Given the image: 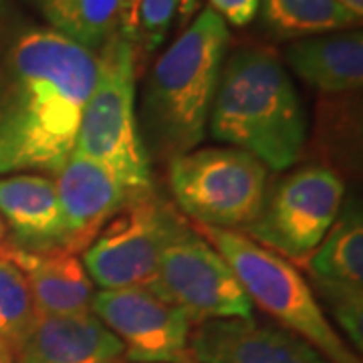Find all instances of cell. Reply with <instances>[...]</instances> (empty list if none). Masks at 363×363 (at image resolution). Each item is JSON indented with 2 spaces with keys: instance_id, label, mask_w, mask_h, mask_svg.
Returning <instances> with one entry per match:
<instances>
[{
  "instance_id": "cell-1",
  "label": "cell",
  "mask_w": 363,
  "mask_h": 363,
  "mask_svg": "<svg viewBox=\"0 0 363 363\" xmlns=\"http://www.w3.org/2000/svg\"><path fill=\"white\" fill-rule=\"evenodd\" d=\"M97 73L95 52L0 0V176L63 168Z\"/></svg>"
},
{
  "instance_id": "cell-2",
  "label": "cell",
  "mask_w": 363,
  "mask_h": 363,
  "mask_svg": "<svg viewBox=\"0 0 363 363\" xmlns=\"http://www.w3.org/2000/svg\"><path fill=\"white\" fill-rule=\"evenodd\" d=\"M210 133L283 172L303 157L307 113L293 81L271 52L240 49L222 65Z\"/></svg>"
},
{
  "instance_id": "cell-3",
  "label": "cell",
  "mask_w": 363,
  "mask_h": 363,
  "mask_svg": "<svg viewBox=\"0 0 363 363\" xmlns=\"http://www.w3.org/2000/svg\"><path fill=\"white\" fill-rule=\"evenodd\" d=\"M228 39L226 23L204 9L156 61L143 95V125L157 156L172 160L206 138Z\"/></svg>"
},
{
  "instance_id": "cell-4",
  "label": "cell",
  "mask_w": 363,
  "mask_h": 363,
  "mask_svg": "<svg viewBox=\"0 0 363 363\" xmlns=\"http://www.w3.org/2000/svg\"><path fill=\"white\" fill-rule=\"evenodd\" d=\"M198 234L230 264L250 303L274 317L283 329L305 339L327 362L362 363L329 323L311 286L289 260L234 230L198 226Z\"/></svg>"
},
{
  "instance_id": "cell-5",
  "label": "cell",
  "mask_w": 363,
  "mask_h": 363,
  "mask_svg": "<svg viewBox=\"0 0 363 363\" xmlns=\"http://www.w3.org/2000/svg\"><path fill=\"white\" fill-rule=\"evenodd\" d=\"M99 73L79 119L75 152L109 169L131 192L152 190V166L135 116V52L113 35L97 52Z\"/></svg>"
},
{
  "instance_id": "cell-6",
  "label": "cell",
  "mask_w": 363,
  "mask_h": 363,
  "mask_svg": "<svg viewBox=\"0 0 363 363\" xmlns=\"http://www.w3.org/2000/svg\"><path fill=\"white\" fill-rule=\"evenodd\" d=\"M169 188L198 226L245 230L262 210L269 168L238 147H202L169 160Z\"/></svg>"
},
{
  "instance_id": "cell-7",
  "label": "cell",
  "mask_w": 363,
  "mask_h": 363,
  "mask_svg": "<svg viewBox=\"0 0 363 363\" xmlns=\"http://www.w3.org/2000/svg\"><path fill=\"white\" fill-rule=\"evenodd\" d=\"M186 224L154 188L138 192L83 250V267L104 291L150 286L162 252Z\"/></svg>"
},
{
  "instance_id": "cell-8",
  "label": "cell",
  "mask_w": 363,
  "mask_h": 363,
  "mask_svg": "<svg viewBox=\"0 0 363 363\" xmlns=\"http://www.w3.org/2000/svg\"><path fill=\"white\" fill-rule=\"evenodd\" d=\"M345 186L327 166L311 164L269 186L257 220L242 233L283 259L305 260L337 220Z\"/></svg>"
},
{
  "instance_id": "cell-9",
  "label": "cell",
  "mask_w": 363,
  "mask_h": 363,
  "mask_svg": "<svg viewBox=\"0 0 363 363\" xmlns=\"http://www.w3.org/2000/svg\"><path fill=\"white\" fill-rule=\"evenodd\" d=\"M186 224L162 252L152 289L180 307L192 323L250 319L252 303L230 264Z\"/></svg>"
},
{
  "instance_id": "cell-10",
  "label": "cell",
  "mask_w": 363,
  "mask_h": 363,
  "mask_svg": "<svg viewBox=\"0 0 363 363\" xmlns=\"http://www.w3.org/2000/svg\"><path fill=\"white\" fill-rule=\"evenodd\" d=\"M91 313L135 363H196L190 353L192 321L152 286L109 289L93 295Z\"/></svg>"
},
{
  "instance_id": "cell-11",
  "label": "cell",
  "mask_w": 363,
  "mask_h": 363,
  "mask_svg": "<svg viewBox=\"0 0 363 363\" xmlns=\"http://www.w3.org/2000/svg\"><path fill=\"white\" fill-rule=\"evenodd\" d=\"M305 267L343 333L363 347V214L359 200L350 198L321 245Z\"/></svg>"
},
{
  "instance_id": "cell-12",
  "label": "cell",
  "mask_w": 363,
  "mask_h": 363,
  "mask_svg": "<svg viewBox=\"0 0 363 363\" xmlns=\"http://www.w3.org/2000/svg\"><path fill=\"white\" fill-rule=\"evenodd\" d=\"M196 363H331L295 333L250 319H216L190 333Z\"/></svg>"
},
{
  "instance_id": "cell-13",
  "label": "cell",
  "mask_w": 363,
  "mask_h": 363,
  "mask_svg": "<svg viewBox=\"0 0 363 363\" xmlns=\"http://www.w3.org/2000/svg\"><path fill=\"white\" fill-rule=\"evenodd\" d=\"M52 182L65 218V250L73 255L89 247L113 214L138 194L128 190L101 164L75 150Z\"/></svg>"
},
{
  "instance_id": "cell-14",
  "label": "cell",
  "mask_w": 363,
  "mask_h": 363,
  "mask_svg": "<svg viewBox=\"0 0 363 363\" xmlns=\"http://www.w3.org/2000/svg\"><path fill=\"white\" fill-rule=\"evenodd\" d=\"M125 347L93 313L40 315L16 363H123Z\"/></svg>"
},
{
  "instance_id": "cell-15",
  "label": "cell",
  "mask_w": 363,
  "mask_h": 363,
  "mask_svg": "<svg viewBox=\"0 0 363 363\" xmlns=\"http://www.w3.org/2000/svg\"><path fill=\"white\" fill-rule=\"evenodd\" d=\"M0 218L13 233V247L33 252L65 248V218L47 176L26 172L0 178Z\"/></svg>"
},
{
  "instance_id": "cell-16",
  "label": "cell",
  "mask_w": 363,
  "mask_h": 363,
  "mask_svg": "<svg viewBox=\"0 0 363 363\" xmlns=\"http://www.w3.org/2000/svg\"><path fill=\"white\" fill-rule=\"evenodd\" d=\"M9 255L25 272L26 283L40 315H75L89 313L93 281L83 260L65 248L43 252L23 250L4 242Z\"/></svg>"
},
{
  "instance_id": "cell-17",
  "label": "cell",
  "mask_w": 363,
  "mask_h": 363,
  "mask_svg": "<svg viewBox=\"0 0 363 363\" xmlns=\"http://www.w3.org/2000/svg\"><path fill=\"white\" fill-rule=\"evenodd\" d=\"M285 59L297 77L327 95L353 93L362 87V30L350 28L293 40L285 49Z\"/></svg>"
},
{
  "instance_id": "cell-18",
  "label": "cell",
  "mask_w": 363,
  "mask_h": 363,
  "mask_svg": "<svg viewBox=\"0 0 363 363\" xmlns=\"http://www.w3.org/2000/svg\"><path fill=\"white\" fill-rule=\"evenodd\" d=\"M259 11L264 26L281 39L350 30L362 21L341 0H260Z\"/></svg>"
},
{
  "instance_id": "cell-19",
  "label": "cell",
  "mask_w": 363,
  "mask_h": 363,
  "mask_svg": "<svg viewBox=\"0 0 363 363\" xmlns=\"http://www.w3.org/2000/svg\"><path fill=\"white\" fill-rule=\"evenodd\" d=\"M47 26L89 51H101L116 35L121 0H28Z\"/></svg>"
},
{
  "instance_id": "cell-20",
  "label": "cell",
  "mask_w": 363,
  "mask_h": 363,
  "mask_svg": "<svg viewBox=\"0 0 363 363\" xmlns=\"http://www.w3.org/2000/svg\"><path fill=\"white\" fill-rule=\"evenodd\" d=\"M200 0H121L116 35L133 52H154L166 40L172 26L194 16Z\"/></svg>"
},
{
  "instance_id": "cell-21",
  "label": "cell",
  "mask_w": 363,
  "mask_h": 363,
  "mask_svg": "<svg viewBox=\"0 0 363 363\" xmlns=\"http://www.w3.org/2000/svg\"><path fill=\"white\" fill-rule=\"evenodd\" d=\"M39 317L25 272L18 269L6 247L0 245V337L18 351Z\"/></svg>"
},
{
  "instance_id": "cell-22",
  "label": "cell",
  "mask_w": 363,
  "mask_h": 363,
  "mask_svg": "<svg viewBox=\"0 0 363 363\" xmlns=\"http://www.w3.org/2000/svg\"><path fill=\"white\" fill-rule=\"evenodd\" d=\"M212 11L234 26L250 25L259 14L260 0H210Z\"/></svg>"
},
{
  "instance_id": "cell-23",
  "label": "cell",
  "mask_w": 363,
  "mask_h": 363,
  "mask_svg": "<svg viewBox=\"0 0 363 363\" xmlns=\"http://www.w3.org/2000/svg\"><path fill=\"white\" fill-rule=\"evenodd\" d=\"M18 351L6 339L0 337V363H16Z\"/></svg>"
},
{
  "instance_id": "cell-24",
  "label": "cell",
  "mask_w": 363,
  "mask_h": 363,
  "mask_svg": "<svg viewBox=\"0 0 363 363\" xmlns=\"http://www.w3.org/2000/svg\"><path fill=\"white\" fill-rule=\"evenodd\" d=\"M350 11L357 14V16H362L363 14V0H341Z\"/></svg>"
},
{
  "instance_id": "cell-25",
  "label": "cell",
  "mask_w": 363,
  "mask_h": 363,
  "mask_svg": "<svg viewBox=\"0 0 363 363\" xmlns=\"http://www.w3.org/2000/svg\"><path fill=\"white\" fill-rule=\"evenodd\" d=\"M4 238H6V224L0 218V245L4 242Z\"/></svg>"
}]
</instances>
